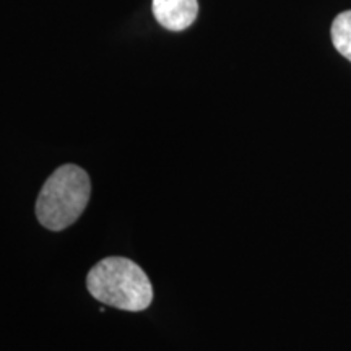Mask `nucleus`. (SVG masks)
<instances>
[{"instance_id":"obj_1","label":"nucleus","mask_w":351,"mask_h":351,"mask_svg":"<svg viewBox=\"0 0 351 351\" xmlns=\"http://www.w3.org/2000/svg\"><path fill=\"white\" fill-rule=\"evenodd\" d=\"M86 289L104 306L140 313L153 301V287L138 263L125 257H108L88 271Z\"/></svg>"},{"instance_id":"obj_2","label":"nucleus","mask_w":351,"mask_h":351,"mask_svg":"<svg viewBox=\"0 0 351 351\" xmlns=\"http://www.w3.org/2000/svg\"><path fill=\"white\" fill-rule=\"evenodd\" d=\"M91 195L90 176L77 165L57 168L44 182L36 202V217L49 231L72 226L85 212Z\"/></svg>"},{"instance_id":"obj_3","label":"nucleus","mask_w":351,"mask_h":351,"mask_svg":"<svg viewBox=\"0 0 351 351\" xmlns=\"http://www.w3.org/2000/svg\"><path fill=\"white\" fill-rule=\"evenodd\" d=\"M158 23L171 32H182L194 23L199 13L197 0H153Z\"/></svg>"},{"instance_id":"obj_4","label":"nucleus","mask_w":351,"mask_h":351,"mask_svg":"<svg viewBox=\"0 0 351 351\" xmlns=\"http://www.w3.org/2000/svg\"><path fill=\"white\" fill-rule=\"evenodd\" d=\"M333 47L351 62V10L341 12L332 23Z\"/></svg>"}]
</instances>
